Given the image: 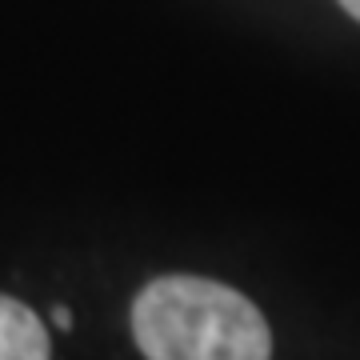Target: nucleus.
Segmentation results:
<instances>
[{"instance_id": "1", "label": "nucleus", "mask_w": 360, "mask_h": 360, "mask_svg": "<svg viewBox=\"0 0 360 360\" xmlns=\"http://www.w3.org/2000/svg\"><path fill=\"white\" fill-rule=\"evenodd\" d=\"M132 340L144 360H272L260 309L205 276H156L132 300Z\"/></svg>"}, {"instance_id": "4", "label": "nucleus", "mask_w": 360, "mask_h": 360, "mask_svg": "<svg viewBox=\"0 0 360 360\" xmlns=\"http://www.w3.org/2000/svg\"><path fill=\"white\" fill-rule=\"evenodd\" d=\"M340 8H345L352 20H360V0H340Z\"/></svg>"}, {"instance_id": "2", "label": "nucleus", "mask_w": 360, "mask_h": 360, "mask_svg": "<svg viewBox=\"0 0 360 360\" xmlns=\"http://www.w3.org/2000/svg\"><path fill=\"white\" fill-rule=\"evenodd\" d=\"M0 360H52L44 321L4 292H0Z\"/></svg>"}, {"instance_id": "3", "label": "nucleus", "mask_w": 360, "mask_h": 360, "mask_svg": "<svg viewBox=\"0 0 360 360\" xmlns=\"http://www.w3.org/2000/svg\"><path fill=\"white\" fill-rule=\"evenodd\" d=\"M52 321H56V328H72V312H68V309H56V312H52Z\"/></svg>"}]
</instances>
